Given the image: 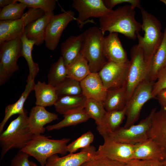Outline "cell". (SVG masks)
<instances>
[{"mask_svg": "<svg viewBox=\"0 0 166 166\" xmlns=\"http://www.w3.org/2000/svg\"><path fill=\"white\" fill-rule=\"evenodd\" d=\"M135 14V9L130 4L119 7L99 19V28L104 34L107 31L120 33L135 40L141 30V24L136 21Z\"/></svg>", "mask_w": 166, "mask_h": 166, "instance_id": "obj_1", "label": "cell"}, {"mask_svg": "<svg viewBox=\"0 0 166 166\" xmlns=\"http://www.w3.org/2000/svg\"><path fill=\"white\" fill-rule=\"evenodd\" d=\"M28 118L27 112L25 109L0 133L1 160L10 150L22 149L33 138L34 135L29 127Z\"/></svg>", "mask_w": 166, "mask_h": 166, "instance_id": "obj_2", "label": "cell"}, {"mask_svg": "<svg viewBox=\"0 0 166 166\" xmlns=\"http://www.w3.org/2000/svg\"><path fill=\"white\" fill-rule=\"evenodd\" d=\"M140 9L142 18L141 29L144 35L142 36L139 33L137 34V45L142 49L148 66L162 42L164 33L161 32L162 25L158 19L142 7Z\"/></svg>", "mask_w": 166, "mask_h": 166, "instance_id": "obj_3", "label": "cell"}, {"mask_svg": "<svg viewBox=\"0 0 166 166\" xmlns=\"http://www.w3.org/2000/svg\"><path fill=\"white\" fill-rule=\"evenodd\" d=\"M80 53L88 62L92 73H98L107 61L103 52L104 34L99 28L89 27L83 33Z\"/></svg>", "mask_w": 166, "mask_h": 166, "instance_id": "obj_4", "label": "cell"}, {"mask_svg": "<svg viewBox=\"0 0 166 166\" xmlns=\"http://www.w3.org/2000/svg\"><path fill=\"white\" fill-rule=\"evenodd\" d=\"M50 136L42 134L34 135L26 146L21 150L34 158L41 166H45L48 158L58 154L65 155L69 138L61 140L49 138Z\"/></svg>", "mask_w": 166, "mask_h": 166, "instance_id": "obj_5", "label": "cell"}, {"mask_svg": "<svg viewBox=\"0 0 166 166\" xmlns=\"http://www.w3.org/2000/svg\"><path fill=\"white\" fill-rule=\"evenodd\" d=\"M22 43L20 38L0 44V85L7 81L19 68L17 64L22 56Z\"/></svg>", "mask_w": 166, "mask_h": 166, "instance_id": "obj_6", "label": "cell"}, {"mask_svg": "<svg viewBox=\"0 0 166 166\" xmlns=\"http://www.w3.org/2000/svg\"><path fill=\"white\" fill-rule=\"evenodd\" d=\"M156 110V108H153L148 115L138 124L128 127H120L103 138L131 145H135L146 140L149 138V131L153 116Z\"/></svg>", "mask_w": 166, "mask_h": 166, "instance_id": "obj_7", "label": "cell"}, {"mask_svg": "<svg viewBox=\"0 0 166 166\" xmlns=\"http://www.w3.org/2000/svg\"><path fill=\"white\" fill-rule=\"evenodd\" d=\"M130 56L131 59L129 61L126 81L124 86L127 101L137 86L146 80L148 70V65L143 51L137 44L131 48Z\"/></svg>", "mask_w": 166, "mask_h": 166, "instance_id": "obj_8", "label": "cell"}, {"mask_svg": "<svg viewBox=\"0 0 166 166\" xmlns=\"http://www.w3.org/2000/svg\"><path fill=\"white\" fill-rule=\"evenodd\" d=\"M154 83L144 80L134 90L125 106L127 117L124 127L134 124L139 118L144 104L153 98L152 91Z\"/></svg>", "mask_w": 166, "mask_h": 166, "instance_id": "obj_9", "label": "cell"}, {"mask_svg": "<svg viewBox=\"0 0 166 166\" xmlns=\"http://www.w3.org/2000/svg\"><path fill=\"white\" fill-rule=\"evenodd\" d=\"M45 13L40 9L30 8L20 19L0 21V44L6 41L20 38L26 27Z\"/></svg>", "mask_w": 166, "mask_h": 166, "instance_id": "obj_10", "label": "cell"}, {"mask_svg": "<svg viewBox=\"0 0 166 166\" xmlns=\"http://www.w3.org/2000/svg\"><path fill=\"white\" fill-rule=\"evenodd\" d=\"M75 13L71 10L54 15L46 28L45 33V46L53 51L57 48L62 34L69 24L76 20Z\"/></svg>", "mask_w": 166, "mask_h": 166, "instance_id": "obj_11", "label": "cell"}, {"mask_svg": "<svg viewBox=\"0 0 166 166\" xmlns=\"http://www.w3.org/2000/svg\"><path fill=\"white\" fill-rule=\"evenodd\" d=\"M72 6L78 13L76 21L79 28L91 18H103L111 13L113 10L107 8L103 0H73Z\"/></svg>", "mask_w": 166, "mask_h": 166, "instance_id": "obj_12", "label": "cell"}, {"mask_svg": "<svg viewBox=\"0 0 166 166\" xmlns=\"http://www.w3.org/2000/svg\"><path fill=\"white\" fill-rule=\"evenodd\" d=\"M129 63L120 64L107 61L98 73L107 90L124 87Z\"/></svg>", "mask_w": 166, "mask_h": 166, "instance_id": "obj_13", "label": "cell"}, {"mask_svg": "<svg viewBox=\"0 0 166 166\" xmlns=\"http://www.w3.org/2000/svg\"><path fill=\"white\" fill-rule=\"evenodd\" d=\"M104 143L100 145L97 152L109 158L126 164L133 159L134 145L118 142L104 138Z\"/></svg>", "mask_w": 166, "mask_h": 166, "instance_id": "obj_14", "label": "cell"}, {"mask_svg": "<svg viewBox=\"0 0 166 166\" xmlns=\"http://www.w3.org/2000/svg\"><path fill=\"white\" fill-rule=\"evenodd\" d=\"M97 151L95 147L90 145L78 152L69 153L62 157L55 154L48 158L45 166H81L93 157Z\"/></svg>", "mask_w": 166, "mask_h": 166, "instance_id": "obj_15", "label": "cell"}, {"mask_svg": "<svg viewBox=\"0 0 166 166\" xmlns=\"http://www.w3.org/2000/svg\"><path fill=\"white\" fill-rule=\"evenodd\" d=\"M118 34L116 33H109L108 35L104 37V54L107 61L120 64L127 63L129 60Z\"/></svg>", "mask_w": 166, "mask_h": 166, "instance_id": "obj_16", "label": "cell"}, {"mask_svg": "<svg viewBox=\"0 0 166 166\" xmlns=\"http://www.w3.org/2000/svg\"><path fill=\"white\" fill-rule=\"evenodd\" d=\"M58 119L57 114L50 112L45 107L38 105L32 108L28 118L29 127L34 135L43 134L46 129L44 126Z\"/></svg>", "mask_w": 166, "mask_h": 166, "instance_id": "obj_17", "label": "cell"}, {"mask_svg": "<svg viewBox=\"0 0 166 166\" xmlns=\"http://www.w3.org/2000/svg\"><path fill=\"white\" fill-rule=\"evenodd\" d=\"M133 159L162 161L166 159V153L156 142L149 138L134 145Z\"/></svg>", "mask_w": 166, "mask_h": 166, "instance_id": "obj_18", "label": "cell"}, {"mask_svg": "<svg viewBox=\"0 0 166 166\" xmlns=\"http://www.w3.org/2000/svg\"><path fill=\"white\" fill-rule=\"evenodd\" d=\"M82 94L87 98L103 102L107 90L98 73H91L80 82Z\"/></svg>", "mask_w": 166, "mask_h": 166, "instance_id": "obj_19", "label": "cell"}, {"mask_svg": "<svg viewBox=\"0 0 166 166\" xmlns=\"http://www.w3.org/2000/svg\"><path fill=\"white\" fill-rule=\"evenodd\" d=\"M149 138L156 142L166 153V110L162 108L154 113Z\"/></svg>", "mask_w": 166, "mask_h": 166, "instance_id": "obj_20", "label": "cell"}, {"mask_svg": "<svg viewBox=\"0 0 166 166\" xmlns=\"http://www.w3.org/2000/svg\"><path fill=\"white\" fill-rule=\"evenodd\" d=\"M54 15L53 12L45 13L42 16L28 24L24 32L29 39L35 42L38 46L45 42V33L47 25Z\"/></svg>", "mask_w": 166, "mask_h": 166, "instance_id": "obj_21", "label": "cell"}, {"mask_svg": "<svg viewBox=\"0 0 166 166\" xmlns=\"http://www.w3.org/2000/svg\"><path fill=\"white\" fill-rule=\"evenodd\" d=\"M162 42L154 53L148 66L145 80L154 82L160 71L166 67V26Z\"/></svg>", "mask_w": 166, "mask_h": 166, "instance_id": "obj_22", "label": "cell"}, {"mask_svg": "<svg viewBox=\"0 0 166 166\" xmlns=\"http://www.w3.org/2000/svg\"><path fill=\"white\" fill-rule=\"evenodd\" d=\"M35 84L34 80L27 78V84L25 89L18 100L15 103L6 106L5 108V116L0 123V133L3 131L4 127L10 118L16 114L23 113L25 109L24 105L30 92L34 90Z\"/></svg>", "mask_w": 166, "mask_h": 166, "instance_id": "obj_23", "label": "cell"}, {"mask_svg": "<svg viewBox=\"0 0 166 166\" xmlns=\"http://www.w3.org/2000/svg\"><path fill=\"white\" fill-rule=\"evenodd\" d=\"M126 107L123 110L107 112L101 125L97 127L99 133L103 137L118 129L126 116Z\"/></svg>", "mask_w": 166, "mask_h": 166, "instance_id": "obj_24", "label": "cell"}, {"mask_svg": "<svg viewBox=\"0 0 166 166\" xmlns=\"http://www.w3.org/2000/svg\"><path fill=\"white\" fill-rule=\"evenodd\" d=\"M34 90L36 105L45 107L54 105L58 97L55 87L45 82L38 81L35 85Z\"/></svg>", "mask_w": 166, "mask_h": 166, "instance_id": "obj_25", "label": "cell"}, {"mask_svg": "<svg viewBox=\"0 0 166 166\" xmlns=\"http://www.w3.org/2000/svg\"><path fill=\"white\" fill-rule=\"evenodd\" d=\"M83 41L82 33L71 36L62 43L60 46L61 56L65 65L72 62L80 53Z\"/></svg>", "mask_w": 166, "mask_h": 166, "instance_id": "obj_26", "label": "cell"}, {"mask_svg": "<svg viewBox=\"0 0 166 166\" xmlns=\"http://www.w3.org/2000/svg\"><path fill=\"white\" fill-rule=\"evenodd\" d=\"M127 102L126 90L123 87L107 90L103 103L106 111L110 112L123 110Z\"/></svg>", "mask_w": 166, "mask_h": 166, "instance_id": "obj_27", "label": "cell"}, {"mask_svg": "<svg viewBox=\"0 0 166 166\" xmlns=\"http://www.w3.org/2000/svg\"><path fill=\"white\" fill-rule=\"evenodd\" d=\"M86 99L83 94L60 97L54 105L56 112L63 115L71 110L84 109Z\"/></svg>", "mask_w": 166, "mask_h": 166, "instance_id": "obj_28", "label": "cell"}, {"mask_svg": "<svg viewBox=\"0 0 166 166\" xmlns=\"http://www.w3.org/2000/svg\"><path fill=\"white\" fill-rule=\"evenodd\" d=\"M64 119L58 123L47 126L46 129L50 131L85 122L89 118L84 109H77L68 111L63 115Z\"/></svg>", "mask_w": 166, "mask_h": 166, "instance_id": "obj_29", "label": "cell"}, {"mask_svg": "<svg viewBox=\"0 0 166 166\" xmlns=\"http://www.w3.org/2000/svg\"><path fill=\"white\" fill-rule=\"evenodd\" d=\"M66 67L67 77L80 82L91 73L88 61L81 53Z\"/></svg>", "mask_w": 166, "mask_h": 166, "instance_id": "obj_30", "label": "cell"}, {"mask_svg": "<svg viewBox=\"0 0 166 166\" xmlns=\"http://www.w3.org/2000/svg\"><path fill=\"white\" fill-rule=\"evenodd\" d=\"M22 43V56L27 61L29 68V74L28 78L34 80L39 71L38 65L33 60L32 52L35 42L28 39L24 32L20 37Z\"/></svg>", "mask_w": 166, "mask_h": 166, "instance_id": "obj_31", "label": "cell"}, {"mask_svg": "<svg viewBox=\"0 0 166 166\" xmlns=\"http://www.w3.org/2000/svg\"><path fill=\"white\" fill-rule=\"evenodd\" d=\"M67 77L66 65L61 56L51 66L48 74V84L56 87Z\"/></svg>", "mask_w": 166, "mask_h": 166, "instance_id": "obj_32", "label": "cell"}, {"mask_svg": "<svg viewBox=\"0 0 166 166\" xmlns=\"http://www.w3.org/2000/svg\"><path fill=\"white\" fill-rule=\"evenodd\" d=\"M84 109L90 118L95 121L97 127L100 126L106 112L103 102L92 98H87Z\"/></svg>", "mask_w": 166, "mask_h": 166, "instance_id": "obj_33", "label": "cell"}, {"mask_svg": "<svg viewBox=\"0 0 166 166\" xmlns=\"http://www.w3.org/2000/svg\"><path fill=\"white\" fill-rule=\"evenodd\" d=\"M55 88L58 97L82 94L80 82L68 77Z\"/></svg>", "mask_w": 166, "mask_h": 166, "instance_id": "obj_34", "label": "cell"}, {"mask_svg": "<svg viewBox=\"0 0 166 166\" xmlns=\"http://www.w3.org/2000/svg\"><path fill=\"white\" fill-rule=\"evenodd\" d=\"M17 2L1 9L0 11V21L15 20L22 17L27 6L24 3Z\"/></svg>", "mask_w": 166, "mask_h": 166, "instance_id": "obj_35", "label": "cell"}, {"mask_svg": "<svg viewBox=\"0 0 166 166\" xmlns=\"http://www.w3.org/2000/svg\"><path fill=\"white\" fill-rule=\"evenodd\" d=\"M94 136L90 131L82 135L67 147V150L69 153H74L79 149L87 148L93 141Z\"/></svg>", "mask_w": 166, "mask_h": 166, "instance_id": "obj_36", "label": "cell"}, {"mask_svg": "<svg viewBox=\"0 0 166 166\" xmlns=\"http://www.w3.org/2000/svg\"><path fill=\"white\" fill-rule=\"evenodd\" d=\"M17 2L24 3L27 7L40 9L45 13L53 12L57 0H17Z\"/></svg>", "mask_w": 166, "mask_h": 166, "instance_id": "obj_37", "label": "cell"}, {"mask_svg": "<svg viewBox=\"0 0 166 166\" xmlns=\"http://www.w3.org/2000/svg\"><path fill=\"white\" fill-rule=\"evenodd\" d=\"M125 164L113 160L98 153L86 161L81 166H125Z\"/></svg>", "mask_w": 166, "mask_h": 166, "instance_id": "obj_38", "label": "cell"}, {"mask_svg": "<svg viewBox=\"0 0 166 166\" xmlns=\"http://www.w3.org/2000/svg\"><path fill=\"white\" fill-rule=\"evenodd\" d=\"M165 89H166V67L160 71L156 81L154 83L152 91L153 98H155L160 91Z\"/></svg>", "mask_w": 166, "mask_h": 166, "instance_id": "obj_39", "label": "cell"}, {"mask_svg": "<svg viewBox=\"0 0 166 166\" xmlns=\"http://www.w3.org/2000/svg\"><path fill=\"white\" fill-rule=\"evenodd\" d=\"M30 156L27 153L19 150L12 159L10 166H32L29 160Z\"/></svg>", "mask_w": 166, "mask_h": 166, "instance_id": "obj_40", "label": "cell"}, {"mask_svg": "<svg viewBox=\"0 0 166 166\" xmlns=\"http://www.w3.org/2000/svg\"><path fill=\"white\" fill-rule=\"evenodd\" d=\"M105 6L108 9L112 10L116 5L123 3H129L133 8H138L140 9V1L139 0H104Z\"/></svg>", "mask_w": 166, "mask_h": 166, "instance_id": "obj_41", "label": "cell"}, {"mask_svg": "<svg viewBox=\"0 0 166 166\" xmlns=\"http://www.w3.org/2000/svg\"><path fill=\"white\" fill-rule=\"evenodd\" d=\"M161 162L155 160L133 159L126 164L125 166H161Z\"/></svg>", "mask_w": 166, "mask_h": 166, "instance_id": "obj_42", "label": "cell"}, {"mask_svg": "<svg viewBox=\"0 0 166 166\" xmlns=\"http://www.w3.org/2000/svg\"><path fill=\"white\" fill-rule=\"evenodd\" d=\"M162 108L166 110V89L160 91L156 97Z\"/></svg>", "mask_w": 166, "mask_h": 166, "instance_id": "obj_43", "label": "cell"}, {"mask_svg": "<svg viewBox=\"0 0 166 166\" xmlns=\"http://www.w3.org/2000/svg\"><path fill=\"white\" fill-rule=\"evenodd\" d=\"M17 2V0H0V8H2L6 6Z\"/></svg>", "mask_w": 166, "mask_h": 166, "instance_id": "obj_44", "label": "cell"}, {"mask_svg": "<svg viewBox=\"0 0 166 166\" xmlns=\"http://www.w3.org/2000/svg\"><path fill=\"white\" fill-rule=\"evenodd\" d=\"M161 166H166V159L161 162Z\"/></svg>", "mask_w": 166, "mask_h": 166, "instance_id": "obj_45", "label": "cell"}, {"mask_svg": "<svg viewBox=\"0 0 166 166\" xmlns=\"http://www.w3.org/2000/svg\"><path fill=\"white\" fill-rule=\"evenodd\" d=\"M31 164L32 166H38L37 164L34 162L31 161Z\"/></svg>", "mask_w": 166, "mask_h": 166, "instance_id": "obj_46", "label": "cell"}, {"mask_svg": "<svg viewBox=\"0 0 166 166\" xmlns=\"http://www.w3.org/2000/svg\"><path fill=\"white\" fill-rule=\"evenodd\" d=\"M160 1L164 3L166 6V0H160Z\"/></svg>", "mask_w": 166, "mask_h": 166, "instance_id": "obj_47", "label": "cell"}]
</instances>
